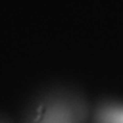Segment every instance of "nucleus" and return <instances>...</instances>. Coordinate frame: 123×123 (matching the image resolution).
I'll use <instances>...</instances> for the list:
<instances>
[{
  "label": "nucleus",
  "mask_w": 123,
  "mask_h": 123,
  "mask_svg": "<svg viewBox=\"0 0 123 123\" xmlns=\"http://www.w3.org/2000/svg\"><path fill=\"white\" fill-rule=\"evenodd\" d=\"M40 123H75L71 112L63 108H56L46 114Z\"/></svg>",
  "instance_id": "1"
},
{
  "label": "nucleus",
  "mask_w": 123,
  "mask_h": 123,
  "mask_svg": "<svg viewBox=\"0 0 123 123\" xmlns=\"http://www.w3.org/2000/svg\"><path fill=\"white\" fill-rule=\"evenodd\" d=\"M98 123H123V107H107L100 112Z\"/></svg>",
  "instance_id": "2"
}]
</instances>
